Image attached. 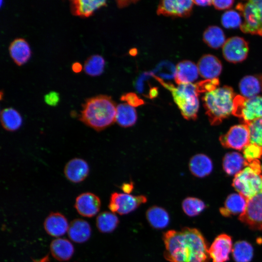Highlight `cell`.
<instances>
[{
    "instance_id": "cell-1",
    "label": "cell",
    "mask_w": 262,
    "mask_h": 262,
    "mask_svg": "<svg viewBox=\"0 0 262 262\" xmlns=\"http://www.w3.org/2000/svg\"><path fill=\"white\" fill-rule=\"evenodd\" d=\"M164 258L169 262H208V245L196 229L184 227L164 233Z\"/></svg>"
},
{
    "instance_id": "cell-2",
    "label": "cell",
    "mask_w": 262,
    "mask_h": 262,
    "mask_svg": "<svg viewBox=\"0 0 262 262\" xmlns=\"http://www.w3.org/2000/svg\"><path fill=\"white\" fill-rule=\"evenodd\" d=\"M116 106L111 98L99 95L87 99L83 104L80 120L97 131H100L115 122Z\"/></svg>"
},
{
    "instance_id": "cell-3",
    "label": "cell",
    "mask_w": 262,
    "mask_h": 262,
    "mask_svg": "<svg viewBox=\"0 0 262 262\" xmlns=\"http://www.w3.org/2000/svg\"><path fill=\"white\" fill-rule=\"evenodd\" d=\"M235 96L233 89L227 85L205 93L202 100L212 124H218L233 114Z\"/></svg>"
},
{
    "instance_id": "cell-4",
    "label": "cell",
    "mask_w": 262,
    "mask_h": 262,
    "mask_svg": "<svg viewBox=\"0 0 262 262\" xmlns=\"http://www.w3.org/2000/svg\"><path fill=\"white\" fill-rule=\"evenodd\" d=\"M232 185L237 192L247 199L262 192V174L259 161L248 163L235 176Z\"/></svg>"
},
{
    "instance_id": "cell-5",
    "label": "cell",
    "mask_w": 262,
    "mask_h": 262,
    "mask_svg": "<svg viewBox=\"0 0 262 262\" xmlns=\"http://www.w3.org/2000/svg\"><path fill=\"white\" fill-rule=\"evenodd\" d=\"M174 102L182 116L187 120H195L197 115L200 94L196 84L191 83L179 84L171 90Z\"/></svg>"
},
{
    "instance_id": "cell-6",
    "label": "cell",
    "mask_w": 262,
    "mask_h": 262,
    "mask_svg": "<svg viewBox=\"0 0 262 262\" xmlns=\"http://www.w3.org/2000/svg\"><path fill=\"white\" fill-rule=\"evenodd\" d=\"M236 8L245 19L240 27L241 31L245 33L262 35V0L239 3Z\"/></svg>"
},
{
    "instance_id": "cell-7",
    "label": "cell",
    "mask_w": 262,
    "mask_h": 262,
    "mask_svg": "<svg viewBox=\"0 0 262 262\" xmlns=\"http://www.w3.org/2000/svg\"><path fill=\"white\" fill-rule=\"evenodd\" d=\"M240 118L245 124L262 117V95L251 98L236 95L233 114Z\"/></svg>"
},
{
    "instance_id": "cell-8",
    "label": "cell",
    "mask_w": 262,
    "mask_h": 262,
    "mask_svg": "<svg viewBox=\"0 0 262 262\" xmlns=\"http://www.w3.org/2000/svg\"><path fill=\"white\" fill-rule=\"evenodd\" d=\"M147 201V197L143 195L115 192L111 196L109 208L111 212L124 215L133 212Z\"/></svg>"
},
{
    "instance_id": "cell-9",
    "label": "cell",
    "mask_w": 262,
    "mask_h": 262,
    "mask_svg": "<svg viewBox=\"0 0 262 262\" xmlns=\"http://www.w3.org/2000/svg\"><path fill=\"white\" fill-rule=\"evenodd\" d=\"M238 218L253 229L262 230V192L247 199L246 208Z\"/></svg>"
},
{
    "instance_id": "cell-10",
    "label": "cell",
    "mask_w": 262,
    "mask_h": 262,
    "mask_svg": "<svg viewBox=\"0 0 262 262\" xmlns=\"http://www.w3.org/2000/svg\"><path fill=\"white\" fill-rule=\"evenodd\" d=\"M220 141L225 147L236 150L243 149L250 142V133L247 124L236 125L221 136Z\"/></svg>"
},
{
    "instance_id": "cell-11",
    "label": "cell",
    "mask_w": 262,
    "mask_h": 262,
    "mask_svg": "<svg viewBox=\"0 0 262 262\" xmlns=\"http://www.w3.org/2000/svg\"><path fill=\"white\" fill-rule=\"evenodd\" d=\"M222 52L224 57L229 62L237 63L242 62L248 54L247 42L242 37H231L225 42Z\"/></svg>"
},
{
    "instance_id": "cell-12",
    "label": "cell",
    "mask_w": 262,
    "mask_h": 262,
    "mask_svg": "<svg viewBox=\"0 0 262 262\" xmlns=\"http://www.w3.org/2000/svg\"><path fill=\"white\" fill-rule=\"evenodd\" d=\"M193 4V0H162L159 4L157 13L165 16L186 17L190 15Z\"/></svg>"
},
{
    "instance_id": "cell-13",
    "label": "cell",
    "mask_w": 262,
    "mask_h": 262,
    "mask_svg": "<svg viewBox=\"0 0 262 262\" xmlns=\"http://www.w3.org/2000/svg\"><path fill=\"white\" fill-rule=\"evenodd\" d=\"M231 237L226 234H221L216 237L208 250L212 262H226L232 251Z\"/></svg>"
},
{
    "instance_id": "cell-14",
    "label": "cell",
    "mask_w": 262,
    "mask_h": 262,
    "mask_svg": "<svg viewBox=\"0 0 262 262\" xmlns=\"http://www.w3.org/2000/svg\"><path fill=\"white\" fill-rule=\"evenodd\" d=\"M101 202L95 194L86 192L80 194L76 199L75 207L78 213L82 216L91 217L99 211Z\"/></svg>"
},
{
    "instance_id": "cell-15",
    "label": "cell",
    "mask_w": 262,
    "mask_h": 262,
    "mask_svg": "<svg viewBox=\"0 0 262 262\" xmlns=\"http://www.w3.org/2000/svg\"><path fill=\"white\" fill-rule=\"evenodd\" d=\"M89 172L87 163L82 159L76 158L69 161L64 168L66 179L73 183H79L84 180Z\"/></svg>"
},
{
    "instance_id": "cell-16",
    "label": "cell",
    "mask_w": 262,
    "mask_h": 262,
    "mask_svg": "<svg viewBox=\"0 0 262 262\" xmlns=\"http://www.w3.org/2000/svg\"><path fill=\"white\" fill-rule=\"evenodd\" d=\"M197 67L199 74L206 80L217 79L222 69L220 60L211 54L203 55L198 62Z\"/></svg>"
},
{
    "instance_id": "cell-17",
    "label": "cell",
    "mask_w": 262,
    "mask_h": 262,
    "mask_svg": "<svg viewBox=\"0 0 262 262\" xmlns=\"http://www.w3.org/2000/svg\"><path fill=\"white\" fill-rule=\"evenodd\" d=\"M69 225L66 217L59 213H51L44 223L47 233L55 237H59L67 232Z\"/></svg>"
},
{
    "instance_id": "cell-18",
    "label": "cell",
    "mask_w": 262,
    "mask_h": 262,
    "mask_svg": "<svg viewBox=\"0 0 262 262\" xmlns=\"http://www.w3.org/2000/svg\"><path fill=\"white\" fill-rule=\"evenodd\" d=\"M247 199L239 193H233L227 197L224 205L219 211L225 217L242 214L245 210Z\"/></svg>"
},
{
    "instance_id": "cell-19",
    "label": "cell",
    "mask_w": 262,
    "mask_h": 262,
    "mask_svg": "<svg viewBox=\"0 0 262 262\" xmlns=\"http://www.w3.org/2000/svg\"><path fill=\"white\" fill-rule=\"evenodd\" d=\"M198 74L197 66L195 63L189 60H184L179 63L176 66L175 80L178 84L191 83L197 79Z\"/></svg>"
},
{
    "instance_id": "cell-20",
    "label": "cell",
    "mask_w": 262,
    "mask_h": 262,
    "mask_svg": "<svg viewBox=\"0 0 262 262\" xmlns=\"http://www.w3.org/2000/svg\"><path fill=\"white\" fill-rule=\"evenodd\" d=\"M69 238L77 243H82L87 241L91 234L89 224L82 219H76L70 223L67 230Z\"/></svg>"
},
{
    "instance_id": "cell-21",
    "label": "cell",
    "mask_w": 262,
    "mask_h": 262,
    "mask_svg": "<svg viewBox=\"0 0 262 262\" xmlns=\"http://www.w3.org/2000/svg\"><path fill=\"white\" fill-rule=\"evenodd\" d=\"M189 168L194 176L201 178L211 173L213 165L211 159L208 156L204 154H197L191 158Z\"/></svg>"
},
{
    "instance_id": "cell-22",
    "label": "cell",
    "mask_w": 262,
    "mask_h": 262,
    "mask_svg": "<svg viewBox=\"0 0 262 262\" xmlns=\"http://www.w3.org/2000/svg\"><path fill=\"white\" fill-rule=\"evenodd\" d=\"M242 96L251 98L262 93V74L247 75L243 77L239 84Z\"/></svg>"
},
{
    "instance_id": "cell-23",
    "label": "cell",
    "mask_w": 262,
    "mask_h": 262,
    "mask_svg": "<svg viewBox=\"0 0 262 262\" xmlns=\"http://www.w3.org/2000/svg\"><path fill=\"white\" fill-rule=\"evenodd\" d=\"M9 53L15 63L21 66L26 63L31 55L28 42L23 38L15 39L9 46Z\"/></svg>"
},
{
    "instance_id": "cell-24",
    "label": "cell",
    "mask_w": 262,
    "mask_h": 262,
    "mask_svg": "<svg viewBox=\"0 0 262 262\" xmlns=\"http://www.w3.org/2000/svg\"><path fill=\"white\" fill-rule=\"evenodd\" d=\"M71 2L73 14L82 17L91 16L95 11L106 5L105 0H75Z\"/></svg>"
},
{
    "instance_id": "cell-25",
    "label": "cell",
    "mask_w": 262,
    "mask_h": 262,
    "mask_svg": "<svg viewBox=\"0 0 262 262\" xmlns=\"http://www.w3.org/2000/svg\"><path fill=\"white\" fill-rule=\"evenodd\" d=\"M50 250L52 256L59 261L69 260L74 251L72 244L67 239L62 238H57L51 242Z\"/></svg>"
},
{
    "instance_id": "cell-26",
    "label": "cell",
    "mask_w": 262,
    "mask_h": 262,
    "mask_svg": "<svg viewBox=\"0 0 262 262\" xmlns=\"http://www.w3.org/2000/svg\"><path fill=\"white\" fill-rule=\"evenodd\" d=\"M247 165L248 162L243 155L235 151L227 153L223 160V169L230 176H236Z\"/></svg>"
},
{
    "instance_id": "cell-27",
    "label": "cell",
    "mask_w": 262,
    "mask_h": 262,
    "mask_svg": "<svg viewBox=\"0 0 262 262\" xmlns=\"http://www.w3.org/2000/svg\"><path fill=\"white\" fill-rule=\"evenodd\" d=\"M137 120L134 107L127 103L119 104L116 106L115 121L121 127L128 128L133 126Z\"/></svg>"
},
{
    "instance_id": "cell-28",
    "label": "cell",
    "mask_w": 262,
    "mask_h": 262,
    "mask_svg": "<svg viewBox=\"0 0 262 262\" xmlns=\"http://www.w3.org/2000/svg\"><path fill=\"white\" fill-rule=\"evenodd\" d=\"M146 217L150 225L156 229L165 228L170 220L167 212L163 208L157 206H153L147 209Z\"/></svg>"
},
{
    "instance_id": "cell-29",
    "label": "cell",
    "mask_w": 262,
    "mask_h": 262,
    "mask_svg": "<svg viewBox=\"0 0 262 262\" xmlns=\"http://www.w3.org/2000/svg\"><path fill=\"white\" fill-rule=\"evenodd\" d=\"M153 77L152 71L145 72L141 74L135 82V87L137 91L146 98L151 99L158 95V88L152 86L149 80Z\"/></svg>"
},
{
    "instance_id": "cell-30",
    "label": "cell",
    "mask_w": 262,
    "mask_h": 262,
    "mask_svg": "<svg viewBox=\"0 0 262 262\" xmlns=\"http://www.w3.org/2000/svg\"><path fill=\"white\" fill-rule=\"evenodd\" d=\"M0 121L3 128L10 131L17 130L22 123L21 115L12 108H5L1 111Z\"/></svg>"
},
{
    "instance_id": "cell-31",
    "label": "cell",
    "mask_w": 262,
    "mask_h": 262,
    "mask_svg": "<svg viewBox=\"0 0 262 262\" xmlns=\"http://www.w3.org/2000/svg\"><path fill=\"white\" fill-rule=\"evenodd\" d=\"M203 39L206 44L213 49L223 47L226 41L223 30L216 26H211L206 29Z\"/></svg>"
},
{
    "instance_id": "cell-32",
    "label": "cell",
    "mask_w": 262,
    "mask_h": 262,
    "mask_svg": "<svg viewBox=\"0 0 262 262\" xmlns=\"http://www.w3.org/2000/svg\"><path fill=\"white\" fill-rule=\"evenodd\" d=\"M119 220L113 212H104L99 214L96 219V226L100 232L110 233L117 227Z\"/></svg>"
},
{
    "instance_id": "cell-33",
    "label": "cell",
    "mask_w": 262,
    "mask_h": 262,
    "mask_svg": "<svg viewBox=\"0 0 262 262\" xmlns=\"http://www.w3.org/2000/svg\"><path fill=\"white\" fill-rule=\"evenodd\" d=\"M232 256L236 262H249L253 256V248L246 241L236 242L232 249Z\"/></svg>"
},
{
    "instance_id": "cell-34",
    "label": "cell",
    "mask_w": 262,
    "mask_h": 262,
    "mask_svg": "<svg viewBox=\"0 0 262 262\" xmlns=\"http://www.w3.org/2000/svg\"><path fill=\"white\" fill-rule=\"evenodd\" d=\"M181 206L184 213L190 217L199 214L206 208L202 200L194 197L185 198L182 201Z\"/></svg>"
},
{
    "instance_id": "cell-35",
    "label": "cell",
    "mask_w": 262,
    "mask_h": 262,
    "mask_svg": "<svg viewBox=\"0 0 262 262\" xmlns=\"http://www.w3.org/2000/svg\"><path fill=\"white\" fill-rule=\"evenodd\" d=\"M104 66V58L99 55H94L85 61L84 70L87 74L91 76H97L103 72Z\"/></svg>"
},
{
    "instance_id": "cell-36",
    "label": "cell",
    "mask_w": 262,
    "mask_h": 262,
    "mask_svg": "<svg viewBox=\"0 0 262 262\" xmlns=\"http://www.w3.org/2000/svg\"><path fill=\"white\" fill-rule=\"evenodd\" d=\"M153 75L161 80H171L175 78L176 74V67L167 61L160 63L153 71Z\"/></svg>"
},
{
    "instance_id": "cell-37",
    "label": "cell",
    "mask_w": 262,
    "mask_h": 262,
    "mask_svg": "<svg viewBox=\"0 0 262 262\" xmlns=\"http://www.w3.org/2000/svg\"><path fill=\"white\" fill-rule=\"evenodd\" d=\"M250 133V143L262 147V117L248 125Z\"/></svg>"
},
{
    "instance_id": "cell-38",
    "label": "cell",
    "mask_w": 262,
    "mask_h": 262,
    "mask_svg": "<svg viewBox=\"0 0 262 262\" xmlns=\"http://www.w3.org/2000/svg\"><path fill=\"white\" fill-rule=\"evenodd\" d=\"M221 23L226 28H235L240 27L241 18L240 15L234 10L225 12L221 17Z\"/></svg>"
},
{
    "instance_id": "cell-39",
    "label": "cell",
    "mask_w": 262,
    "mask_h": 262,
    "mask_svg": "<svg viewBox=\"0 0 262 262\" xmlns=\"http://www.w3.org/2000/svg\"><path fill=\"white\" fill-rule=\"evenodd\" d=\"M243 156L248 163L259 161L262 158V147L250 143L243 149Z\"/></svg>"
},
{
    "instance_id": "cell-40",
    "label": "cell",
    "mask_w": 262,
    "mask_h": 262,
    "mask_svg": "<svg viewBox=\"0 0 262 262\" xmlns=\"http://www.w3.org/2000/svg\"><path fill=\"white\" fill-rule=\"evenodd\" d=\"M120 99L127 102V104L133 107L141 106L145 104L144 101L134 93L125 94L121 97Z\"/></svg>"
},
{
    "instance_id": "cell-41",
    "label": "cell",
    "mask_w": 262,
    "mask_h": 262,
    "mask_svg": "<svg viewBox=\"0 0 262 262\" xmlns=\"http://www.w3.org/2000/svg\"><path fill=\"white\" fill-rule=\"evenodd\" d=\"M60 98L59 94L56 92L52 91L46 94L44 97L46 103L50 106H54L58 103Z\"/></svg>"
},
{
    "instance_id": "cell-42",
    "label": "cell",
    "mask_w": 262,
    "mask_h": 262,
    "mask_svg": "<svg viewBox=\"0 0 262 262\" xmlns=\"http://www.w3.org/2000/svg\"><path fill=\"white\" fill-rule=\"evenodd\" d=\"M233 2L234 1L232 0H212V4L216 9L218 10H224L229 8L232 5Z\"/></svg>"
},
{
    "instance_id": "cell-43",
    "label": "cell",
    "mask_w": 262,
    "mask_h": 262,
    "mask_svg": "<svg viewBox=\"0 0 262 262\" xmlns=\"http://www.w3.org/2000/svg\"><path fill=\"white\" fill-rule=\"evenodd\" d=\"M121 188L124 193L130 194L133 190V184L132 182L124 183L121 185Z\"/></svg>"
},
{
    "instance_id": "cell-44",
    "label": "cell",
    "mask_w": 262,
    "mask_h": 262,
    "mask_svg": "<svg viewBox=\"0 0 262 262\" xmlns=\"http://www.w3.org/2000/svg\"><path fill=\"white\" fill-rule=\"evenodd\" d=\"M193 2L199 6H205L212 4V0H193Z\"/></svg>"
},
{
    "instance_id": "cell-45",
    "label": "cell",
    "mask_w": 262,
    "mask_h": 262,
    "mask_svg": "<svg viewBox=\"0 0 262 262\" xmlns=\"http://www.w3.org/2000/svg\"><path fill=\"white\" fill-rule=\"evenodd\" d=\"M136 2V1H130V0H121V1H117V5H118V6L119 7H125V6H126L127 5H128L129 4H131V3H132V2Z\"/></svg>"
},
{
    "instance_id": "cell-46",
    "label": "cell",
    "mask_w": 262,
    "mask_h": 262,
    "mask_svg": "<svg viewBox=\"0 0 262 262\" xmlns=\"http://www.w3.org/2000/svg\"><path fill=\"white\" fill-rule=\"evenodd\" d=\"M72 68L74 72L78 73L81 71L82 69V66L79 63H75L73 64Z\"/></svg>"
}]
</instances>
